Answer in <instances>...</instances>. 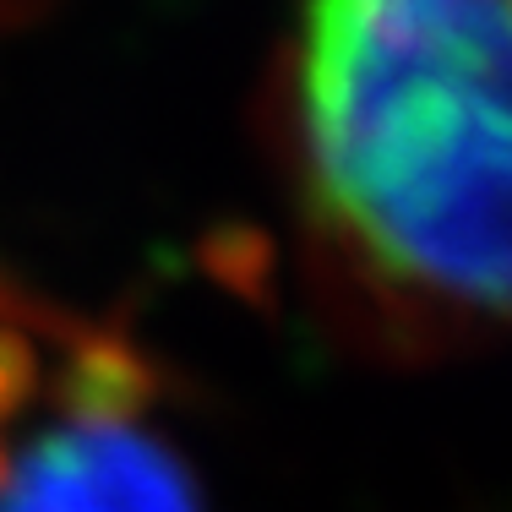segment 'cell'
Segmentation results:
<instances>
[{"mask_svg": "<svg viewBox=\"0 0 512 512\" xmlns=\"http://www.w3.org/2000/svg\"><path fill=\"white\" fill-rule=\"evenodd\" d=\"M311 158L376 262L507 300V0H311Z\"/></svg>", "mask_w": 512, "mask_h": 512, "instance_id": "obj_1", "label": "cell"}, {"mask_svg": "<svg viewBox=\"0 0 512 512\" xmlns=\"http://www.w3.org/2000/svg\"><path fill=\"white\" fill-rule=\"evenodd\" d=\"M0 512H202L191 469L137 425H55L11 458Z\"/></svg>", "mask_w": 512, "mask_h": 512, "instance_id": "obj_2", "label": "cell"}, {"mask_svg": "<svg viewBox=\"0 0 512 512\" xmlns=\"http://www.w3.org/2000/svg\"><path fill=\"white\" fill-rule=\"evenodd\" d=\"M158 365L120 333H77L55 371V404L77 425H137L158 404Z\"/></svg>", "mask_w": 512, "mask_h": 512, "instance_id": "obj_3", "label": "cell"}, {"mask_svg": "<svg viewBox=\"0 0 512 512\" xmlns=\"http://www.w3.org/2000/svg\"><path fill=\"white\" fill-rule=\"evenodd\" d=\"M202 273L218 289H229L235 300H246L256 311H273L278 300V246L267 240V229L256 224H213L197 246Z\"/></svg>", "mask_w": 512, "mask_h": 512, "instance_id": "obj_4", "label": "cell"}, {"mask_svg": "<svg viewBox=\"0 0 512 512\" xmlns=\"http://www.w3.org/2000/svg\"><path fill=\"white\" fill-rule=\"evenodd\" d=\"M39 393V344L0 322V425H11Z\"/></svg>", "mask_w": 512, "mask_h": 512, "instance_id": "obj_5", "label": "cell"}, {"mask_svg": "<svg viewBox=\"0 0 512 512\" xmlns=\"http://www.w3.org/2000/svg\"><path fill=\"white\" fill-rule=\"evenodd\" d=\"M6 474H11V453L0 447V485H6Z\"/></svg>", "mask_w": 512, "mask_h": 512, "instance_id": "obj_6", "label": "cell"}]
</instances>
